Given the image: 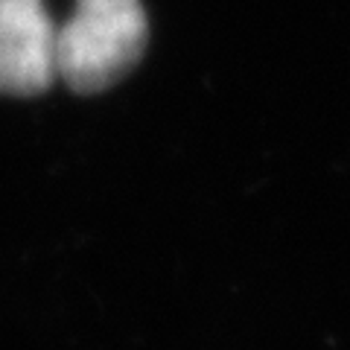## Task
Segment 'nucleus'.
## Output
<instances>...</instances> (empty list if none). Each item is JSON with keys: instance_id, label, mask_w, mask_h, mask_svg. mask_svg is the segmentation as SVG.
I'll return each instance as SVG.
<instances>
[{"instance_id": "nucleus-2", "label": "nucleus", "mask_w": 350, "mask_h": 350, "mask_svg": "<svg viewBox=\"0 0 350 350\" xmlns=\"http://www.w3.org/2000/svg\"><path fill=\"white\" fill-rule=\"evenodd\" d=\"M56 32L44 0H0V94H41L56 79Z\"/></svg>"}, {"instance_id": "nucleus-1", "label": "nucleus", "mask_w": 350, "mask_h": 350, "mask_svg": "<svg viewBox=\"0 0 350 350\" xmlns=\"http://www.w3.org/2000/svg\"><path fill=\"white\" fill-rule=\"evenodd\" d=\"M144 47L140 0H76V12L56 32V70L73 91L94 94L123 79Z\"/></svg>"}]
</instances>
